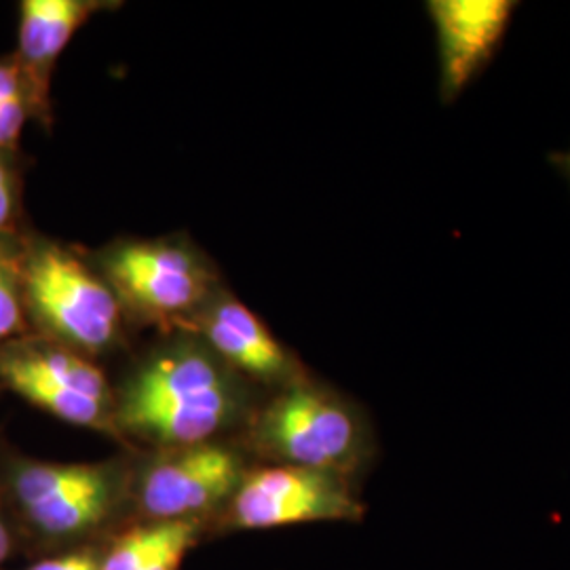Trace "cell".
I'll return each mask as SVG.
<instances>
[{
	"label": "cell",
	"instance_id": "6da1fadb",
	"mask_svg": "<svg viewBox=\"0 0 570 570\" xmlns=\"http://www.w3.org/2000/svg\"><path fill=\"white\" fill-rule=\"evenodd\" d=\"M244 393L237 372L204 343L180 341L153 351L115 393V428L155 449L214 442L237 421Z\"/></svg>",
	"mask_w": 570,
	"mask_h": 570
},
{
	"label": "cell",
	"instance_id": "7a4b0ae2",
	"mask_svg": "<svg viewBox=\"0 0 570 570\" xmlns=\"http://www.w3.org/2000/svg\"><path fill=\"white\" fill-rule=\"evenodd\" d=\"M249 446L273 465L313 469L355 482L370 465L374 438L355 402L324 383L298 379L249 425Z\"/></svg>",
	"mask_w": 570,
	"mask_h": 570
},
{
	"label": "cell",
	"instance_id": "3957f363",
	"mask_svg": "<svg viewBox=\"0 0 570 570\" xmlns=\"http://www.w3.org/2000/svg\"><path fill=\"white\" fill-rule=\"evenodd\" d=\"M125 490V478L115 463H51L13 456L0 471L4 510L42 546L77 543L102 529L119 510Z\"/></svg>",
	"mask_w": 570,
	"mask_h": 570
},
{
	"label": "cell",
	"instance_id": "277c9868",
	"mask_svg": "<svg viewBox=\"0 0 570 570\" xmlns=\"http://www.w3.org/2000/svg\"><path fill=\"white\" fill-rule=\"evenodd\" d=\"M23 298L35 334L94 357L117 345L122 305L115 289L70 247L23 239Z\"/></svg>",
	"mask_w": 570,
	"mask_h": 570
},
{
	"label": "cell",
	"instance_id": "5b68a950",
	"mask_svg": "<svg viewBox=\"0 0 570 570\" xmlns=\"http://www.w3.org/2000/svg\"><path fill=\"white\" fill-rule=\"evenodd\" d=\"M0 387L75 428L119 435L115 391L89 355L41 334L0 345Z\"/></svg>",
	"mask_w": 570,
	"mask_h": 570
},
{
	"label": "cell",
	"instance_id": "8992f818",
	"mask_svg": "<svg viewBox=\"0 0 570 570\" xmlns=\"http://www.w3.org/2000/svg\"><path fill=\"white\" fill-rule=\"evenodd\" d=\"M104 279L122 306L153 322L186 324L212 298V271L180 242H127L106 252Z\"/></svg>",
	"mask_w": 570,
	"mask_h": 570
},
{
	"label": "cell",
	"instance_id": "52a82bcc",
	"mask_svg": "<svg viewBox=\"0 0 570 570\" xmlns=\"http://www.w3.org/2000/svg\"><path fill=\"white\" fill-rule=\"evenodd\" d=\"M366 505L355 482L313 469H247L225 508L226 527L265 530L313 522H362Z\"/></svg>",
	"mask_w": 570,
	"mask_h": 570
},
{
	"label": "cell",
	"instance_id": "ba28073f",
	"mask_svg": "<svg viewBox=\"0 0 570 570\" xmlns=\"http://www.w3.org/2000/svg\"><path fill=\"white\" fill-rule=\"evenodd\" d=\"M242 454L223 442L159 450L134 478L144 522H202L225 510L245 475Z\"/></svg>",
	"mask_w": 570,
	"mask_h": 570
},
{
	"label": "cell",
	"instance_id": "9c48e42d",
	"mask_svg": "<svg viewBox=\"0 0 570 570\" xmlns=\"http://www.w3.org/2000/svg\"><path fill=\"white\" fill-rule=\"evenodd\" d=\"M440 60V98L454 104L494 60L511 20L513 0H429Z\"/></svg>",
	"mask_w": 570,
	"mask_h": 570
},
{
	"label": "cell",
	"instance_id": "30bf717a",
	"mask_svg": "<svg viewBox=\"0 0 570 570\" xmlns=\"http://www.w3.org/2000/svg\"><path fill=\"white\" fill-rule=\"evenodd\" d=\"M184 326L195 327L202 343L237 374L284 387L303 379L287 348L247 306L228 294L212 296Z\"/></svg>",
	"mask_w": 570,
	"mask_h": 570
},
{
	"label": "cell",
	"instance_id": "8fae6325",
	"mask_svg": "<svg viewBox=\"0 0 570 570\" xmlns=\"http://www.w3.org/2000/svg\"><path fill=\"white\" fill-rule=\"evenodd\" d=\"M98 0H23L20 4L18 51L13 58L26 82L28 102L35 119L49 125L51 75L58 58L98 11L108 9Z\"/></svg>",
	"mask_w": 570,
	"mask_h": 570
},
{
	"label": "cell",
	"instance_id": "7c38bea8",
	"mask_svg": "<svg viewBox=\"0 0 570 570\" xmlns=\"http://www.w3.org/2000/svg\"><path fill=\"white\" fill-rule=\"evenodd\" d=\"M199 532L202 522H142L115 539L100 570H178Z\"/></svg>",
	"mask_w": 570,
	"mask_h": 570
},
{
	"label": "cell",
	"instance_id": "4fadbf2b",
	"mask_svg": "<svg viewBox=\"0 0 570 570\" xmlns=\"http://www.w3.org/2000/svg\"><path fill=\"white\" fill-rule=\"evenodd\" d=\"M21 252V237H0V345L35 332L23 298Z\"/></svg>",
	"mask_w": 570,
	"mask_h": 570
},
{
	"label": "cell",
	"instance_id": "5bb4252c",
	"mask_svg": "<svg viewBox=\"0 0 570 570\" xmlns=\"http://www.w3.org/2000/svg\"><path fill=\"white\" fill-rule=\"evenodd\" d=\"M21 207V169L16 150L0 148V237L18 235Z\"/></svg>",
	"mask_w": 570,
	"mask_h": 570
},
{
	"label": "cell",
	"instance_id": "9a60e30c",
	"mask_svg": "<svg viewBox=\"0 0 570 570\" xmlns=\"http://www.w3.org/2000/svg\"><path fill=\"white\" fill-rule=\"evenodd\" d=\"M102 556L104 553L96 550L68 551L53 558H45L28 570H100Z\"/></svg>",
	"mask_w": 570,
	"mask_h": 570
},
{
	"label": "cell",
	"instance_id": "2e32d148",
	"mask_svg": "<svg viewBox=\"0 0 570 570\" xmlns=\"http://www.w3.org/2000/svg\"><path fill=\"white\" fill-rule=\"evenodd\" d=\"M13 98L28 100V91H26V82L21 77L18 61L13 56H9V58H0V102L13 100Z\"/></svg>",
	"mask_w": 570,
	"mask_h": 570
},
{
	"label": "cell",
	"instance_id": "e0dca14e",
	"mask_svg": "<svg viewBox=\"0 0 570 570\" xmlns=\"http://www.w3.org/2000/svg\"><path fill=\"white\" fill-rule=\"evenodd\" d=\"M16 546V530L13 522L9 518V513L4 510V505L0 503V564L11 556Z\"/></svg>",
	"mask_w": 570,
	"mask_h": 570
},
{
	"label": "cell",
	"instance_id": "ac0fdd59",
	"mask_svg": "<svg viewBox=\"0 0 570 570\" xmlns=\"http://www.w3.org/2000/svg\"><path fill=\"white\" fill-rule=\"evenodd\" d=\"M550 164L562 174V178L569 183L570 186V150H562V153H551Z\"/></svg>",
	"mask_w": 570,
	"mask_h": 570
}]
</instances>
